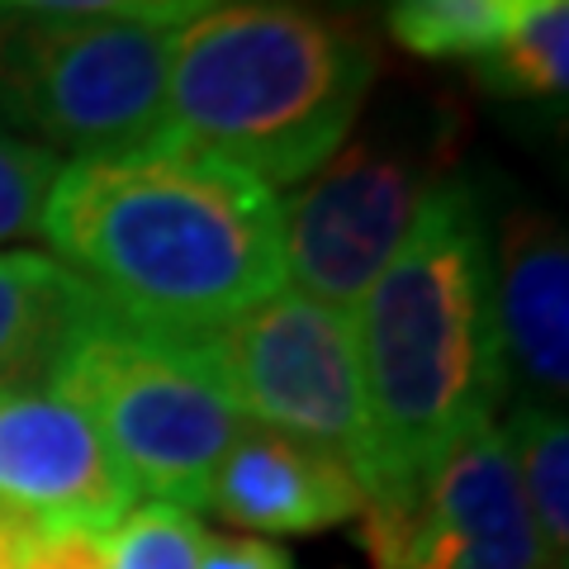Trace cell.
<instances>
[{"label":"cell","mask_w":569,"mask_h":569,"mask_svg":"<svg viewBox=\"0 0 569 569\" xmlns=\"http://www.w3.org/2000/svg\"><path fill=\"white\" fill-rule=\"evenodd\" d=\"M223 0H0L6 14H39V20H114V24H157L181 29Z\"/></svg>","instance_id":"cell-18"},{"label":"cell","mask_w":569,"mask_h":569,"mask_svg":"<svg viewBox=\"0 0 569 569\" xmlns=\"http://www.w3.org/2000/svg\"><path fill=\"white\" fill-rule=\"evenodd\" d=\"M171 29L39 20L0 10V123L48 152L96 157L152 142Z\"/></svg>","instance_id":"cell-6"},{"label":"cell","mask_w":569,"mask_h":569,"mask_svg":"<svg viewBox=\"0 0 569 569\" xmlns=\"http://www.w3.org/2000/svg\"><path fill=\"white\" fill-rule=\"evenodd\" d=\"M200 347L242 422L328 451L356 475L366 413L347 309L280 284L223 328L200 332Z\"/></svg>","instance_id":"cell-7"},{"label":"cell","mask_w":569,"mask_h":569,"mask_svg":"<svg viewBox=\"0 0 569 569\" xmlns=\"http://www.w3.org/2000/svg\"><path fill=\"white\" fill-rule=\"evenodd\" d=\"M204 527L194 512L171 503H133L110 537H104V569H200Z\"/></svg>","instance_id":"cell-16"},{"label":"cell","mask_w":569,"mask_h":569,"mask_svg":"<svg viewBox=\"0 0 569 569\" xmlns=\"http://www.w3.org/2000/svg\"><path fill=\"white\" fill-rule=\"evenodd\" d=\"M569 0H385L389 39L422 62L479 67L531 14Z\"/></svg>","instance_id":"cell-13"},{"label":"cell","mask_w":569,"mask_h":569,"mask_svg":"<svg viewBox=\"0 0 569 569\" xmlns=\"http://www.w3.org/2000/svg\"><path fill=\"white\" fill-rule=\"evenodd\" d=\"M96 290L48 252H0V389L48 385Z\"/></svg>","instance_id":"cell-12"},{"label":"cell","mask_w":569,"mask_h":569,"mask_svg":"<svg viewBox=\"0 0 569 569\" xmlns=\"http://www.w3.org/2000/svg\"><path fill=\"white\" fill-rule=\"evenodd\" d=\"M493 323L518 403L565 408L569 389V242L556 213L518 204L489 233Z\"/></svg>","instance_id":"cell-10"},{"label":"cell","mask_w":569,"mask_h":569,"mask_svg":"<svg viewBox=\"0 0 569 569\" xmlns=\"http://www.w3.org/2000/svg\"><path fill=\"white\" fill-rule=\"evenodd\" d=\"M569 6H550L531 14L470 77L498 100H537V104H560L569 86Z\"/></svg>","instance_id":"cell-15"},{"label":"cell","mask_w":569,"mask_h":569,"mask_svg":"<svg viewBox=\"0 0 569 569\" xmlns=\"http://www.w3.org/2000/svg\"><path fill=\"white\" fill-rule=\"evenodd\" d=\"M133 489L91 418L52 385L0 389V527L43 537H110Z\"/></svg>","instance_id":"cell-9"},{"label":"cell","mask_w":569,"mask_h":569,"mask_svg":"<svg viewBox=\"0 0 569 569\" xmlns=\"http://www.w3.org/2000/svg\"><path fill=\"white\" fill-rule=\"evenodd\" d=\"M361 361L366 503L413 493L508 399L493 323L489 223L466 176H447L399 252L351 309Z\"/></svg>","instance_id":"cell-2"},{"label":"cell","mask_w":569,"mask_h":569,"mask_svg":"<svg viewBox=\"0 0 569 569\" xmlns=\"http://www.w3.org/2000/svg\"><path fill=\"white\" fill-rule=\"evenodd\" d=\"M0 569H104V537H43L0 527Z\"/></svg>","instance_id":"cell-19"},{"label":"cell","mask_w":569,"mask_h":569,"mask_svg":"<svg viewBox=\"0 0 569 569\" xmlns=\"http://www.w3.org/2000/svg\"><path fill=\"white\" fill-rule=\"evenodd\" d=\"M204 508L261 537H313L361 518L366 493L347 460L247 422L209 479Z\"/></svg>","instance_id":"cell-11"},{"label":"cell","mask_w":569,"mask_h":569,"mask_svg":"<svg viewBox=\"0 0 569 569\" xmlns=\"http://www.w3.org/2000/svg\"><path fill=\"white\" fill-rule=\"evenodd\" d=\"M200 569H295L280 546L261 537H204Z\"/></svg>","instance_id":"cell-20"},{"label":"cell","mask_w":569,"mask_h":569,"mask_svg":"<svg viewBox=\"0 0 569 569\" xmlns=\"http://www.w3.org/2000/svg\"><path fill=\"white\" fill-rule=\"evenodd\" d=\"M376 48L305 0H223L171 29L157 142L209 152L266 186H299L351 138Z\"/></svg>","instance_id":"cell-3"},{"label":"cell","mask_w":569,"mask_h":569,"mask_svg":"<svg viewBox=\"0 0 569 569\" xmlns=\"http://www.w3.org/2000/svg\"><path fill=\"white\" fill-rule=\"evenodd\" d=\"M361 537L370 569H550L498 427L460 441L413 493L366 503Z\"/></svg>","instance_id":"cell-8"},{"label":"cell","mask_w":569,"mask_h":569,"mask_svg":"<svg viewBox=\"0 0 569 569\" xmlns=\"http://www.w3.org/2000/svg\"><path fill=\"white\" fill-rule=\"evenodd\" d=\"M62 171V157L39 148L0 123V252L10 242L39 238L48 190Z\"/></svg>","instance_id":"cell-17"},{"label":"cell","mask_w":569,"mask_h":569,"mask_svg":"<svg viewBox=\"0 0 569 569\" xmlns=\"http://www.w3.org/2000/svg\"><path fill=\"white\" fill-rule=\"evenodd\" d=\"M39 238L119 318L162 332H213L284 284L280 194L157 138L62 162Z\"/></svg>","instance_id":"cell-1"},{"label":"cell","mask_w":569,"mask_h":569,"mask_svg":"<svg viewBox=\"0 0 569 569\" xmlns=\"http://www.w3.org/2000/svg\"><path fill=\"white\" fill-rule=\"evenodd\" d=\"M456 157V114L447 104L385 114L351 133L309 181L280 200V252L290 290L332 309H356L408 228L447 181Z\"/></svg>","instance_id":"cell-5"},{"label":"cell","mask_w":569,"mask_h":569,"mask_svg":"<svg viewBox=\"0 0 569 569\" xmlns=\"http://www.w3.org/2000/svg\"><path fill=\"white\" fill-rule=\"evenodd\" d=\"M48 385L91 418L138 503L204 508L213 470L247 427L204 361L200 332L129 323L100 295Z\"/></svg>","instance_id":"cell-4"},{"label":"cell","mask_w":569,"mask_h":569,"mask_svg":"<svg viewBox=\"0 0 569 569\" xmlns=\"http://www.w3.org/2000/svg\"><path fill=\"white\" fill-rule=\"evenodd\" d=\"M512 451V470L527 498L531 527L550 556V569H565L569 556V427L565 408L512 403L508 427H498Z\"/></svg>","instance_id":"cell-14"}]
</instances>
